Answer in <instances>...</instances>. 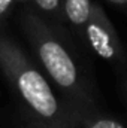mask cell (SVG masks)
Here are the masks:
<instances>
[{
    "instance_id": "9c48e42d",
    "label": "cell",
    "mask_w": 127,
    "mask_h": 128,
    "mask_svg": "<svg viewBox=\"0 0 127 128\" xmlns=\"http://www.w3.org/2000/svg\"><path fill=\"white\" fill-rule=\"evenodd\" d=\"M18 3H32L33 0H17Z\"/></svg>"
},
{
    "instance_id": "ba28073f",
    "label": "cell",
    "mask_w": 127,
    "mask_h": 128,
    "mask_svg": "<svg viewBox=\"0 0 127 128\" xmlns=\"http://www.w3.org/2000/svg\"><path fill=\"white\" fill-rule=\"evenodd\" d=\"M106 2L114 4V6H117V8H121V9L127 10V0H106Z\"/></svg>"
},
{
    "instance_id": "7a4b0ae2",
    "label": "cell",
    "mask_w": 127,
    "mask_h": 128,
    "mask_svg": "<svg viewBox=\"0 0 127 128\" xmlns=\"http://www.w3.org/2000/svg\"><path fill=\"white\" fill-rule=\"evenodd\" d=\"M18 21L34 61L63 94V100L76 106H96L93 90L73 52L54 30L55 24L29 6L21 10Z\"/></svg>"
},
{
    "instance_id": "277c9868",
    "label": "cell",
    "mask_w": 127,
    "mask_h": 128,
    "mask_svg": "<svg viewBox=\"0 0 127 128\" xmlns=\"http://www.w3.org/2000/svg\"><path fill=\"white\" fill-rule=\"evenodd\" d=\"M70 128H127L121 121L105 115L96 106L85 107L69 103Z\"/></svg>"
},
{
    "instance_id": "5b68a950",
    "label": "cell",
    "mask_w": 127,
    "mask_h": 128,
    "mask_svg": "<svg viewBox=\"0 0 127 128\" xmlns=\"http://www.w3.org/2000/svg\"><path fill=\"white\" fill-rule=\"evenodd\" d=\"M93 2L91 0H61V12L63 21L70 30L76 34V37L84 43L85 26L91 15Z\"/></svg>"
},
{
    "instance_id": "30bf717a",
    "label": "cell",
    "mask_w": 127,
    "mask_h": 128,
    "mask_svg": "<svg viewBox=\"0 0 127 128\" xmlns=\"http://www.w3.org/2000/svg\"><path fill=\"white\" fill-rule=\"evenodd\" d=\"M126 91H127V84H126Z\"/></svg>"
},
{
    "instance_id": "8992f818",
    "label": "cell",
    "mask_w": 127,
    "mask_h": 128,
    "mask_svg": "<svg viewBox=\"0 0 127 128\" xmlns=\"http://www.w3.org/2000/svg\"><path fill=\"white\" fill-rule=\"evenodd\" d=\"M32 6L36 12L54 24H64L61 12V0H33Z\"/></svg>"
},
{
    "instance_id": "3957f363",
    "label": "cell",
    "mask_w": 127,
    "mask_h": 128,
    "mask_svg": "<svg viewBox=\"0 0 127 128\" xmlns=\"http://www.w3.org/2000/svg\"><path fill=\"white\" fill-rule=\"evenodd\" d=\"M84 43L97 57L108 63L117 66L126 63V52L121 39L108 18L103 6L97 2H93L91 15L84 32Z\"/></svg>"
},
{
    "instance_id": "52a82bcc",
    "label": "cell",
    "mask_w": 127,
    "mask_h": 128,
    "mask_svg": "<svg viewBox=\"0 0 127 128\" xmlns=\"http://www.w3.org/2000/svg\"><path fill=\"white\" fill-rule=\"evenodd\" d=\"M15 3H18L17 0H0V22L5 21L6 18H9V15L14 10Z\"/></svg>"
},
{
    "instance_id": "6da1fadb",
    "label": "cell",
    "mask_w": 127,
    "mask_h": 128,
    "mask_svg": "<svg viewBox=\"0 0 127 128\" xmlns=\"http://www.w3.org/2000/svg\"><path fill=\"white\" fill-rule=\"evenodd\" d=\"M0 72L11 86L26 128H70L67 101L55 96L42 68L20 43L2 33Z\"/></svg>"
}]
</instances>
